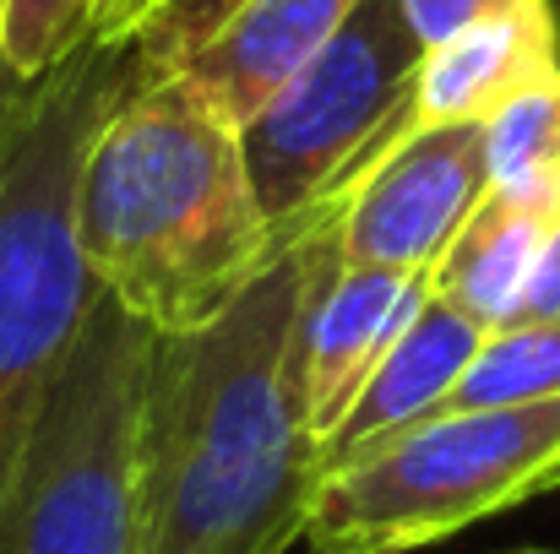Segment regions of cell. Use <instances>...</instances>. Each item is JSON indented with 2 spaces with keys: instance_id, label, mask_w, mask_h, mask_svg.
<instances>
[{
  "instance_id": "6da1fadb",
  "label": "cell",
  "mask_w": 560,
  "mask_h": 554,
  "mask_svg": "<svg viewBox=\"0 0 560 554\" xmlns=\"http://www.w3.org/2000/svg\"><path fill=\"white\" fill-rule=\"evenodd\" d=\"M316 223L283 228L272 267L207 327L153 338L137 500L142 554H289L322 490L300 408V316Z\"/></svg>"
},
{
  "instance_id": "7a4b0ae2",
  "label": "cell",
  "mask_w": 560,
  "mask_h": 554,
  "mask_svg": "<svg viewBox=\"0 0 560 554\" xmlns=\"http://www.w3.org/2000/svg\"><path fill=\"white\" fill-rule=\"evenodd\" d=\"M77 245L104 299L153 338L218 321L278 256L240 120L180 66H153L98 126L77 185Z\"/></svg>"
},
{
  "instance_id": "3957f363",
  "label": "cell",
  "mask_w": 560,
  "mask_h": 554,
  "mask_svg": "<svg viewBox=\"0 0 560 554\" xmlns=\"http://www.w3.org/2000/svg\"><path fill=\"white\" fill-rule=\"evenodd\" d=\"M142 71L148 49L131 38L88 44L33 82L0 76V506L98 305L77 245V185L98 126Z\"/></svg>"
},
{
  "instance_id": "277c9868",
  "label": "cell",
  "mask_w": 560,
  "mask_h": 554,
  "mask_svg": "<svg viewBox=\"0 0 560 554\" xmlns=\"http://www.w3.org/2000/svg\"><path fill=\"white\" fill-rule=\"evenodd\" d=\"M550 490H560V397L435 413L322 479L305 544L413 554Z\"/></svg>"
},
{
  "instance_id": "5b68a950",
  "label": "cell",
  "mask_w": 560,
  "mask_h": 554,
  "mask_svg": "<svg viewBox=\"0 0 560 554\" xmlns=\"http://www.w3.org/2000/svg\"><path fill=\"white\" fill-rule=\"evenodd\" d=\"M148 359L153 332L98 294L0 506V554H142L137 429Z\"/></svg>"
},
{
  "instance_id": "8992f818",
  "label": "cell",
  "mask_w": 560,
  "mask_h": 554,
  "mask_svg": "<svg viewBox=\"0 0 560 554\" xmlns=\"http://www.w3.org/2000/svg\"><path fill=\"white\" fill-rule=\"evenodd\" d=\"M424 44L402 0H360L354 16L240 126L245 169L267 223L283 234L338 196L392 137Z\"/></svg>"
},
{
  "instance_id": "52a82bcc",
  "label": "cell",
  "mask_w": 560,
  "mask_h": 554,
  "mask_svg": "<svg viewBox=\"0 0 560 554\" xmlns=\"http://www.w3.org/2000/svg\"><path fill=\"white\" fill-rule=\"evenodd\" d=\"M490 190L485 126H435L386 148L327 207L343 267L430 272Z\"/></svg>"
},
{
  "instance_id": "ba28073f",
  "label": "cell",
  "mask_w": 560,
  "mask_h": 554,
  "mask_svg": "<svg viewBox=\"0 0 560 554\" xmlns=\"http://www.w3.org/2000/svg\"><path fill=\"white\" fill-rule=\"evenodd\" d=\"M300 223H316V278L300 316V408L311 435L327 446L343 413L354 408L360 386L371 380L381 354L402 338V327L430 299V272H397V267H343L332 223L322 212H305Z\"/></svg>"
},
{
  "instance_id": "9c48e42d",
  "label": "cell",
  "mask_w": 560,
  "mask_h": 554,
  "mask_svg": "<svg viewBox=\"0 0 560 554\" xmlns=\"http://www.w3.org/2000/svg\"><path fill=\"white\" fill-rule=\"evenodd\" d=\"M556 76H560L556 0H523L512 11H495L485 22H468L463 33H452V38H441V44L424 49L419 76H413V93H408L392 137L381 142V153L397 148V142H408V137H419V131H435V126H490L506 104H517L523 93H534V87H545Z\"/></svg>"
},
{
  "instance_id": "30bf717a",
  "label": "cell",
  "mask_w": 560,
  "mask_h": 554,
  "mask_svg": "<svg viewBox=\"0 0 560 554\" xmlns=\"http://www.w3.org/2000/svg\"><path fill=\"white\" fill-rule=\"evenodd\" d=\"M485 338H490V327H479L468 310L446 305L441 294H430L419 305V316L402 327V338L381 354V365L360 386V397L343 413V424L332 429V440L322 446V479L349 468L381 440L402 435L408 424L435 419L441 402L452 397V386L463 380V369L485 349Z\"/></svg>"
},
{
  "instance_id": "8fae6325",
  "label": "cell",
  "mask_w": 560,
  "mask_h": 554,
  "mask_svg": "<svg viewBox=\"0 0 560 554\" xmlns=\"http://www.w3.org/2000/svg\"><path fill=\"white\" fill-rule=\"evenodd\" d=\"M360 0H240L175 66L240 126L354 16Z\"/></svg>"
},
{
  "instance_id": "7c38bea8",
  "label": "cell",
  "mask_w": 560,
  "mask_h": 554,
  "mask_svg": "<svg viewBox=\"0 0 560 554\" xmlns=\"http://www.w3.org/2000/svg\"><path fill=\"white\" fill-rule=\"evenodd\" d=\"M556 217L560 212H550V207L485 190L474 217L457 228L446 256L430 267V294L468 310L490 332L512 327L523 299H528V283L539 272V256H545V239H550Z\"/></svg>"
},
{
  "instance_id": "4fadbf2b",
  "label": "cell",
  "mask_w": 560,
  "mask_h": 554,
  "mask_svg": "<svg viewBox=\"0 0 560 554\" xmlns=\"http://www.w3.org/2000/svg\"><path fill=\"white\" fill-rule=\"evenodd\" d=\"M490 190L560 212V76L523 93L485 126Z\"/></svg>"
},
{
  "instance_id": "5bb4252c",
  "label": "cell",
  "mask_w": 560,
  "mask_h": 554,
  "mask_svg": "<svg viewBox=\"0 0 560 554\" xmlns=\"http://www.w3.org/2000/svg\"><path fill=\"white\" fill-rule=\"evenodd\" d=\"M539 397H560V316L556 321H512V327L490 332L485 349L474 354V365L452 386V397L441 402V413L539 402Z\"/></svg>"
},
{
  "instance_id": "9a60e30c",
  "label": "cell",
  "mask_w": 560,
  "mask_h": 554,
  "mask_svg": "<svg viewBox=\"0 0 560 554\" xmlns=\"http://www.w3.org/2000/svg\"><path fill=\"white\" fill-rule=\"evenodd\" d=\"M98 0H5L0 27V76L33 82L93 44Z\"/></svg>"
},
{
  "instance_id": "2e32d148",
  "label": "cell",
  "mask_w": 560,
  "mask_h": 554,
  "mask_svg": "<svg viewBox=\"0 0 560 554\" xmlns=\"http://www.w3.org/2000/svg\"><path fill=\"white\" fill-rule=\"evenodd\" d=\"M240 0H164V11L142 27V49L153 55V66H175L180 55H190Z\"/></svg>"
},
{
  "instance_id": "e0dca14e",
  "label": "cell",
  "mask_w": 560,
  "mask_h": 554,
  "mask_svg": "<svg viewBox=\"0 0 560 554\" xmlns=\"http://www.w3.org/2000/svg\"><path fill=\"white\" fill-rule=\"evenodd\" d=\"M512 5H523V0H402V11H408V22H413L424 49L452 38V33H463L468 22H485V16L512 11Z\"/></svg>"
},
{
  "instance_id": "ac0fdd59",
  "label": "cell",
  "mask_w": 560,
  "mask_h": 554,
  "mask_svg": "<svg viewBox=\"0 0 560 554\" xmlns=\"http://www.w3.org/2000/svg\"><path fill=\"white\" fill-rule=\"evenodd\" d=\"M560 316V217L545 239V256H539V272L528 283V299L517 310V321H556Z\"/></svg>"
},
{
  "instance_id": "d6986e66",
  "label": "cell",
  "mask_w": 560,
  "mask_h": 554,
  "mask_svg": "<svg viewBox=\"0 0 560 554\" xmlns=\"http://www.w3.org/2000/svg\"><path fill=\"white\" fill-rule=\"evenodd\" d=\"M164 0H98V27L93 44H131L142 38V27L159 16Z\"/></svg>"
},
{
  "instance_id": "ffe728a7",
  "label": "cell",
  "mask_w": 560,
  "mask_h": 554,
  "mask_svg": "<svg viewBox=\"0 0 560 554\" xmlns=\"http://www.w3.org/2000/svg\"><path fill=\"white\" fill-rule=\"evenodd\" d=\"M0 27H5V0H0Z\"/></svg>"
},
{
  "instance_id": "44dd1931",
  "label": "cell",
  "mask_w": 560,
  "mask_h": 554,
  "mask_svg": "<svg viewBox=\"0 0 560 554\" xmlns=\"http://www.w3.org/2000/svg\"><path fill=\"white\" fill-rule=\"evenodd\" d=\"M517 554H550V550H517Z\"/></svg>"
},
{
  "instance_id": "7402d4cb",
  "label": "cell",
  "mask_w": 560,
  "mask_h": 554,
  "mask_svg": "<svg viewBox=\"0 0 560 554\" xmlns=\"http://www.w3.org/2000/svg\"><path fill=\"white\" fill-rule=\"evenodd\" d=\"M159 11H164V5H159Z\"/></svg>"
}]
</instances>
